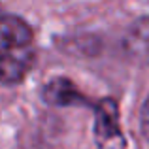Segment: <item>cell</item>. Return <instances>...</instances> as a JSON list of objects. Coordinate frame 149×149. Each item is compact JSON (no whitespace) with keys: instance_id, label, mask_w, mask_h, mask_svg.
Returning <instances> with one entry per match:
<instances>
[{"instance_id":"1","label":"cell","mask_w":149,"mask_h":149,"mask_svg":"<svg viewBox=\"0 0 149 149\" xmlns=\"http://www.w3.org/2000/svg\"><path fill=\"white\" fill-rule=\"evenodd\" d=\"M36 62L34 32L21 17L0 15V83L17 85Z\"/></svg>"},{"instance_id":"2","label":"cell","mask_w":149,"mask_h":149,"mask_svg":"<svg viewBox=\"0 0 149 149\" xmlns=\"http://www.w3.org/2000/svg\"><path fill=\"white\" fill-rule=\"evenodd\" d=\"M95 142L98 149L127 147L119 123V106L113 98H104L95 106Z\"/></svg>"},{"instance_id":"3","label":"cell","mask_w":149,"mask_h":149,"mask_svg":"<svg viewBox=\"0 0 149 149\" xmlns=\"http://www.w3.org/2000/svg\"><path fill=\"white\" fill-rule=\"evenodd\" d=\"M125 58L136 66H149V17L134 21L121 40Z\"/></svg>"},{"instance_id":"4","label":"cell","mask_w":149,"mask_h":149,"mask_svg":"<svg viewBox=\"0 0 149 149\" xmlns=\"http://www.w3.org/2000/svg\"><path fill=\"white\" fill-rule=\"evenodd\" d=\"M44 98L53 106H76V104H85L89 102L76 89V85L68 79H62V77H57V79L49 81L44 89Z\"/></svg>"},{"instance_id":"5","label":"cell","mask_w":149,"mask_h":149,"mask_svg":"<svg viewBox=\"0 0 149 149\" xmlns=\"http://www.w3.org/2000/svg\"><path fill=\"white\" fill-rule=\"evenodd\" d=\"M140 123H142V132L146 136V140L149 142V96L146 98L142 106V111H140Z\"/></svg>"}]
</instances>
